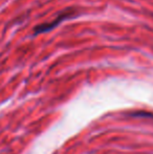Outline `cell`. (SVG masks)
<instances>
[{
    "label": "cell",
    "instance_id": "6da1fadb",
    "mask_svg": "<svg viewBox=\"0 0 153 154\" xmlns=\"http://www.w3.org/2000/svg\"><path fill=\"white\" fill-rule=\"evenodd\" d=\"M69 15V14H68ZM67 14H61L60 15V17L58 19H56L55 21H53L51 23H45V24H42V25H39L38 27H36V29H35V32H46L47 29H53V27H55L56 25L58 24L59 22H61L63 19H65L66 17L68 16Z\"/></svg>",
    "mask_w": 153,
    "mask_h": 154
}]
</instances>
